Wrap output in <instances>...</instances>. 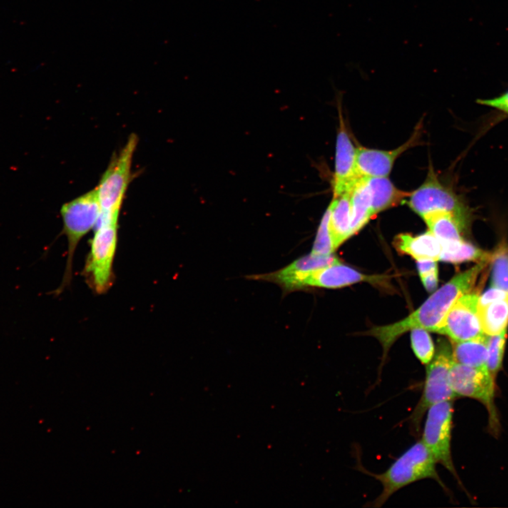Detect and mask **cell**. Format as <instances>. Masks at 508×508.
<instances>
[{"label": "cell", "instance_id": "23", "mask_svg": "<svg viewBox=\"0 0 508 508\" xmlns=\"http://www.w3.org/2000/svg\"><path fill=\"white\" fill-rule=\"evenodd\" d=\"M506 332L507 330H504L499 335L489 336L486 367L495 378L497 377V374L502 369L506 347Z\"/></svg>", "mask_w": 508, "mask_h": 508}, {"label": "cell", "instance_id": "5", "mask_svg": "<svg viewBox=\"0 0 508 508\" xmlns=\"http://www.w3.org/2000/svg\"><path fill=\"white\" fill-rule=\"evenodd\" d=\"M453 362L448 345H439L434 359L428 364L422 397L409 417L411 429L415 435H419L423 418L431 406L444 401H453L457 397L449 379Z\"/></svg>", "mask_w": 508, "mask_h": 508}, {"label": "cell", "instance_id": "12", "mask_svg": "<svg viewBox=\"0 0 508 508\" xmlns=\"http://www.w3.org/2000/svg\"><path fill=\"white\" fill-rule=\"evenodd\" d=\"M357 148L349 138L345 122L340 112V127L336 140L333 198L350 192L361 178L357 170Z\"/></svg>", "mask_w": 508, "mask_h": 508}, {"label": "cell", "instance_id": "20", "mask_svg": "<svg viewBox=\"0 0 508 508\" xmlns=\"http://www.w3.org/2000/svg\"><path fill=\"white\" fill-rule=\"evenodd\" d=\"M481 326L488 336L499 335L507 330L508 296L484 307H479Z\"/></svg>", "mask_w": 508, "mask_h": 508}, {"label": "cell", "instance_id": "26", "mask_svg": "<svg viewBox=\"0 0 508 508\" xmlns=\"http://www.w3.org/2000/svg\"><path fill=\"white\" fill-rule=\"evenodd\" d=\"M508 296V292L506 291L492 287L486 291L485 293L479 296V307H484V306L496 302V301L506 298Z\"/></svg>", "mask_w": 508, "mask_h": 508}, {"label": "cell", "instance_id": "13", "mask_svg": "<svg viewBox=\"0 0 508 508\" xmlns=\"http://www.w3.org/2000/svg\"><path fill=\"white\" fill-rule=\"evenodd\" d=\"M420 125H418L410 138L398 148L390 150L357 148V170L362 177H388L395 160L404 152L416 146L420 141Z\"/></svg>", "mask_w": 508, "mask_h": 508}, {"label": "cell", "instance_id": "16", "mask_svg": "<svg viewBox=\"0 0 508 508\" xmlns=\"http://www.w3.org/2000/svg\"><path fill=\"white\" fill-rule=\"evenodd\" d=\"M328 228L334 250H337L351 235L350 192L332 198L328 207Z\"/></svg>", "mask_w": 508, "mask_h": 508}, {"label": "cell", "instance_id": "6", "mask_svg": "<svg viewBox=\"0 0 508 508\" xmlns=\"http://www.w3.org/2000/svg\"><path fill=\"white\" fill-rule=\"evenodd\" d=\"M378 279L379 277L364 275L341 263L310 272H290L281 269L271 275L272 282L280 285L285 292L309 287L340 288L360 282H374Z\"/></svg>", "mask_w": 508, "mask_h": 508}, {"label": "cell", "instance_id": "8", "mask_svg": "<svg viewBox=\"0 0 508 508\" xmlns=\"http://www.w3.org/2000/svg\"><path fill=\"white\" fill-rule=\"evenodd\" d=\"M451 387L457 397L479 401L487 409L493 431H497L499 418L494 403L496 378L487 367H473L453 362L449 374Z\"/></svg>", "mask_w": 508, "mask_h": 508}, {"label": "cell", "instance_id": "29", "mask_svg": "<svg viewBox=\"0 0 508 508\" xmlns=\"http://www.w3.org/2000/svg\"><path fill=\"white\" fill-rule=\"evenodd\" d=\"M421 279L426 290L429 292H433L437 287L439 283V271L436 270L427 275H423Z\"/></svg>", "mask_w": 508, "mask_h": 508}, {"label": "cell", "instance_id": "22", "mask_svg": "<svg viewBox=\"0 0 508 508\" xmlns=\"http://www.w3.org/2000/svg\"><path fill=\"white\" fill-rule=\"evenodd\" d=\"M413 352L422 364H429L435 356L434 342L427 330L414 328L411 333Z\"/></svg>", "mask_w": 508, "mask_h": 508}, {"label": "cell", "instance_id": "21", "mask_svg": "<svg viewBox=\"0 0 508 508\" xmlns=\"http://www.w3.org/2000/svg\"><path fill=\"white\" fill-rule=\"evenodd\" d=\"M442 252L440 260L449 263H459L462 262H487L492 255L484 251L476 248L464 240L451 243L441 244Z\"/></svg>", "mask_w": 508, "mask_h": 508}, {"label": "cell", "instance_id": "4", "mask_svg": "<svg viewBox=\"0 0 508 508\" xmlns=\"http://www.w3.org/2000/svg\"><path fill=\"white\" fill-rule=\"evenodd\" d=\"M100 213L101 208L95 188L62 206L63 233L68 241L67 260L63 282L53 292L55 295H60L71 282L75 250L81 239L96 226Z\"/></svg>", "mask_w": 508, "mask_h": 508}, {"label": "cell", "instance_id": "28", "mask_svg": "<svg viewBox=\"0 0 508 508\" xmlns=\"http://www.w3.org/2000/svg\"><path fill=\"white\" fill-rule=\"evenodd\" d=\"M417 268L419 275L422 277L423 275H427V274L438 270V265L436 260H417Z\"/></svg>", "mask_w": 508, "mask_h": 508}, {"label": "cell", "instance_id": "18", "mask_svg": "<svg viewBox=\"0 0 508 508\" xmlns=\"http://www.w3.org/2000/svg\"><path fill=\"white\" fill-rule=\"evenodd\" d=\"M452 354L456 363L473 367H486L489 336L485 335L463 342H452Z\"/></svg>", "mask_w": 508, "mask_h": 508}, {"label": "cell", "instance_id": "9", "mask_svg": "<svg viewBox=\"0 0 508 508\" xmlns=\"http://www.w3.org/2000/svg\"><path fill=\"white\" fill-rule=\"evenodd\" d=\"M426 414L422 442L430 451L436 462L442 464L456 479H459L451 450L453 419L452 401L434 404L428 409Z\"/></svg>", "mask_w": 508, "mask_h": 508}, {"label": "cell", "instance_id": "14", "mask_svg": "<svg viewBox=\"0 0 508 508\" xmlns=\"http://www.w3.org/2000/svg\"><path fill=\"white\" fill-rule=\"evenodd\" d=\"M373 215L399 204L408 198L410 193L399 190L387 177H364Z\"/></svg>", "mask_w": 508, "mask_h": 508}, {"label": "cell", "instance_id": "10", "mask_svg": "<svg viewBox=\"0 0 508 508\" xmlns=\"http://www.w3.org/2000/svg\"><path fill=\"white\" fill-rule=\"evenodd\" d=\"M409 208L422 218L434 212H447L469 222V210L462 198L439 181L433 169L424 184L408 197Z\"/></svg>", "mask_w": 508, "mask_h": 508}, {"label": "cell", "instance_id": "25", "mask_svg": "<svg viewBox=\"0 0 508 508\" xmlns=\"http://www.w3.org/2000/svg\"><path fill=\"white\" fill-rule=\"evenodd\" d=\"M492 287L508 292V254H496L494 256Z\"/></svg>", "mask_w": 508, "mask_h": 508}, {"label": "cell", "instance_id": "11", "mask_svg": "<svg viewBox=\"0 0 508 508\" xmlns=\"http://www.w3.org/2000/svg\"><path fill=\"white\" fill-rule=\"evenodd\" d=\"M479 296L467 293L454 302L436 332L447 336L452 342L472 340L485 335L479 314Z\"/></svg>", "mask_w": 508, "mask_h": 508}, {"label": "cell", "instance_id": "3", "mask_svg": "<svg viewBox=\"0 0 508 508\" xmlns=\"http://www.w3.org/2000/svg\"><path fill=\"white\" fill-rule=\"evenodd\" d=\"M138 137L132 134L118 154L112 159L95 187L101 208L99 220H119L120 212L131 177L133 154Z\"/></svg>", "mask_w": 508, "mask_h": 508}, {"label": "cell", "instance_id": "19", "mask_svg": "<svg viewBox=\"0 0 508 508\" xmlns=\"http://www.w3.org/2000/svg\"><path fill=\"white\" fill-rule=\"evenodd\" d=\"M350 199L351 235L352 236L360 231L374 217L364 177H361L351 190Z\"/></svg>", "mask_w": 508, "mask_h": 508}, {"label": "cell", "instance_id": "17", "mask_svg": "<svg viewBox=\"0 0 508 508\" xmlns=\"http://www.w3.org/2000/svg\"><path fill=\"white\" fill-rule=\"evenodd\" d=\"M422 218L427 223L429 231L440 241L441 244L464 240L462 234L468 223L453 214L447 212H434Z\"/></svg>", "mask_w": 508, "mask_h": 508}, {"label": "cell", "instance_id": "15", "mask_svg": "<svg viewBox=\"0 0 508 508\" xmlns=\"http://www.w3.org/2000/svg\"><path fill=\"white\" fill-rule=\"evenodd\" d=\"M395 248L400 253L407 254L417 260H440L442 247L440 241L430 231L418 236L401 234L396 237Z\"/></svg>", "mask_w": 508, "mask_h": 508}, {"label": "cell", "instance_id": "2", "mask_svg": "<svg viewBox=\"0 0 508 508\" xmlns=\"http://www.w3.org/2000/svg\"><path fill=\"white\" fill-rule=\"evenodd\" d=\"M436 464L430 451L420 440L404 451L383 473L373 474L360 465L359 469L361 472L380 481L382 487L381 494L373 502L367 504V507H382L392 495L402 488L424 479L436 481L444 491L448 492L438 474Z\"/></svg>", "mask_w": 508, "mask_h": 508}, {"label": "cell", "instance_id": "7", "mask_svg": "<svg viewBox=\"0 0 508 508\" xmlns=\"http://www.w3.org/2000/svg\"><path fill=\"white\" fill-rule=\"evenodd\" d=\"M119 221L98 222L91 240V253L85 272L91 287L98 294H104L113 280V262L118 245Z\"/></svg>", "mask_w": 508, "mask_h": 508}, {"label": "cell", "instance_id": "24", "mask_svg": "<svg viewBox=\"0 0 508 508\" xmlns=\"http://www.w3.org/2000/svg\"><path fill=\"white\" fill-rule=\"evenodd\" d=\"M328 220L329 210L327 209L319 225L313 250L311 254L316 255H329L335 252L329 232Z\"/></svg>", "mask_w": 508, "mask_h": 508}, {"label": "cell", "instance_id": "27", "mask_svg": "<svg viewBox=\"0 0 508 508\" xmlns=\"http://www.w3.org/2000/svg\"><path fill=\"white\" fill-rule=\"evenodd\" d=\"M479 103L481 105L491 107V108H496L505 113L508 114V91L497 98H492V99L480 100Z\"/></svg>", "mask_w": 508, "mask_h": 508}, {"label": "cell", "instance_id": "1", "mask_svg": "<svg viewBox=\"0 0 508 508\" xmlns=\"http://www.w3.org/2000/svg\"><path fill=\"white\" fill-rule=\"evenodd\" d=\"M486 263L480 262L467 271L456 275L434 292L417 311L400 321L372 329L369 334L378 339L383 349L382 364L385 362L390 347L406 332L414 328L437 331L454 302L472 290Z\"/></svg>", "mask_w": 508, "mask_h": 508}]
</instances>
